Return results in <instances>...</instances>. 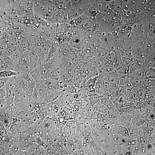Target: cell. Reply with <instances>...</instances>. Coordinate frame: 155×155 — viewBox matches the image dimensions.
Instances as JSON below:
<instances>
[{"mask_svg":"<svg viewBox=\"0 0 155 155\" xmlns=\"http://www.w3.org/2000/svg\"><path fill=\"white\" fill-rule=\"evenodd\" d=\"M119 86H124L130 83L129 78L128 74L125 75L119 74Z\"/></svg>","mask_w":155,"mask_h":155,"instance_id":"8","label":"cell"},{"mask_svg":"<svg viewBox=\"0 0 155 155\" xmlns=\"http://www.w3.org/2000/svg\"><path fill=\"white\" fill-rule=\"evenodd\" d=\"M135 67L137 69L143 70L145 71L148 68L145 60L134 59Z\"/></svg>","mask_w":155,"mask_h":155,"instance_id":"5","label":"cell"},{"mask_svg":"<svg viewBox=\"0 0 155 155\" xmlns=\"http://www.w3.org/2000/svg\"><path fill=\"white\" fill-rule=\"evenodd\" d=\"M75 126V122L71 121L68 122L63 127V133L67 138H70L74 135Z\"/></svg>","mask_w":155,"mask_h":155,"instance_id":"1","label":"cell"},{"mask_svg":"<svg viewBox=\"0 0 155 155\" xmlns=\"http://www.w3.org/2000/svg\"><path fill=\"white\" fill-rule=\"evenodd\" d=\"M20 73L15 71L6 69L0 71V78H9L17 76Z\"/></svg>","mask_w":155,"mask_h":155,"instance_id":"4","label":"cell"},{"mask_svg":"<svg viewBox=\"0 0 155 155\" xmlns=\"http://www.w3.org/2000/svg\"><path fill=\"white\" fill-rule=\"evenodd\" d=\"M94 108L95 111L100 113H104L107 111L106 106L99 100V101L94 105Z\"/></svg>","mask_w":155,"mask_h":155,"instance_id":"7","label":"cell"},{"mask_svg":"<svg viewBox=\"0 0 155 155\" xmlns=\"http://www.w3.org/2000/svg\"><path fill=\"white\" fill-rule=\"evenodd\" d=\"M142 85L146 88L155 86V80H152L145 77L142 80Z\"/></svg>","mask_w":155,"mask_h":155,"instance_id":"10","label":"cell"},{"mask_svg":"<svg viewBox=\"0 0 155 155\" xmlns=\"http://www.w3.org/2000/svg\"><path fill=\"white\" fill-rule=\"evenodd\" d=\"M113 67L116 71L119 74L125 75L128 74L127 69L122 61Z\"/></svg>","mask_w":155,"mask_h":155,"instance_id":"6","label":"cell"},{"mask_svg":"<svg viewBox=\"0 0 155 155\" xmlns=\"http://www.w3.org/2000/svg\"><path fill=\"white\" fill-rule=\"evenodd\" d=\"M145 77L152 79H155V69L154 67L148 68L145 71Z\"/></svg>","mask_w":155,"mask_h":155,"instance_id":"9","label":"cell"},{"mask_svg":"<svg viewBox=\"0 0 155 155\" xmlns=\"http://www.w3.org/2000/svg\"><path fill=\"white\" fill-rule=\"evenodd\" d=\"M108 80L115 87L119 86V74L116 71L107 73Z\"/></svg>","mask_w":155,"mask_h":155,"instance_id":"3","label":"cell"},{"mask_svg":"<svg viewBox=\"0 0 155 155\" xmlns=\"http://www.w3.org/2000/svg\"><path fill=\"white\" fill-rule=\"evenodd\" d=\"M95 89V94L101 96L106 95V92L103 86L102 81L98 76H97L96 79Z\"/></svg>","mask_w":155,"mask_h":155,"instance_id":"2","label":"cell"},{"mask_svg":"<svg viewBox=\"0 0 155 155\" xmlns=\"http://www.w3.org/2000/svg\"><path fill=\"white\" fill-rule=\"evenodd\" d=\"M133 59L125 57H121L122 61L127 68L128 73L129 68L133 61Z\"/></svg>","mask_w":155,"mask_h":155,"instance_id":"11","label":"cell"}]
</instances>
